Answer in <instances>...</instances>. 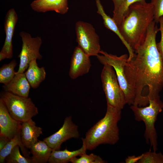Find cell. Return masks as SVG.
<instances>
[{
  "instance_id": "29",
  "label": "cell",
  "mask_w": 163,
  "mask_h": 163,
  "mask_svg": "<svg viewBox=\"0 0 163 163\" xmlns=\"http://www.w3.org/2000/svg\"><path fill=\"white\" fill-rule=\"evenodd\" d=\"M143 155V154L137 156L134 155L128 156L125 159V162L126 163H137L138 161L141 159Z\"/></svg>"
},
{
  "instance_id": "5",
  "label": "cell",
  "mask_w": 163,
  "mask_h": 163,
  "mask_svg": "<svg viewBox=\"0 0 163 163\" xmlns=\"http://www.w3.org/2000/svg\"><path fill=\"white\" fill-rule=\"evenodd\" d=\"M1 98L11 116L21 123L32 119L38 113L37 108L30 98L5 91L2 93Z\"/></svg>"
},
{
  "instance_id": "27",
  "label": "cell",
  "mask_w": 163,
  "mask_h": 163,
  "mask_svg": "<svg viewBox=\"0 0 163 163\" xmlns=\"http://www.w3.org/2000/svg\"><path fill=\"white\" fill-rule=\"evenodd\" d=\"M151 3L154 13V20L158 23L160 18L163 16V0H151Z\"/></svg>"
},
{
  "instance_id": "2",
  "label": "cell",
  "mask_w": 163,
  "mask_h": 163,
  "mask_svg": "<svg viewBox=\"0 0 163 163\" xmlns=\"http://www.w3.org/2000/svg\"><path fill=\"white\" fill-rule=\"evenodd\" d=\"M154 20L150 2H136L129 8L119 28L124 40L134 52L144 41L148 27Z\"/></svg>"
},
{
  "instance_id": "26",
  "label": "cell",
  "mask_w": 163,
  "mask_h": 163,
  "mask_svg": "<svg viewBox=\"0 0 163 163\" xmlns=\"http://www.w3.org/2000/svg\"><path fill=\"white\" fill-rule=\"evenodd\" d=\"M137 163H163V154L154 151L146 152Z\"/></svg>"
},
{
  "instance_id": "28",
  "label": "cell",
  "mask_w": 163,
  "mask_h": 163,
  "mask_svg": "<svg viewBox=\"0 0 163 163\" xmlns=\"http://www.w3.org/2000/svg\"><path fill=\"white\" fill-rule=\"evenodd\" d=\"M158 23L160 24V27L159 29V31L161 32V38L160 41L157 43L156 45L163 61V16L160 18Z\"/></svg>"
},
{
  "instance_id": "17",
  "label": "cell",
  "mask_w": 163,
  "mask_h": 163,
  "mask_svg": "<svg viewBox=\"0 0 163 163\" xmlns=\"http://www.w3.org/2000/svg\"><path fill=\"white\" fill-rule=\"evenodd\" d=\"M95 2L97 9V13L102 17L105 27L113 32L119 37L128 50L129 53L128 59H130L133 56L134 51L124 40L117 25L113 18L105 13L100 0H95Z\"/></svg>"
},
{
  "instance_id": "20",
  "label": "cell",
  "mask_w": 163,
  "mask_h": 163,
  "mask_svg": "<svg viewBox=\"0 0 163 163\" xmlns=\"http://www.w3.org/2000/svg\"><path fill=\"white\" fill-rule=\"evenodd\" d=\"M32 155V163H46L48 161L53 149L43 141H38L30 149Z\"/></svg>"
},
{
  "instance_id": "6",
  "label": "cell",
  "mask_w": 163,
  "mask_h": 163,
  "mask_svg": "<svg viewBox=\"0 0 163 163\" xmlns=\"http://www.w3.org/2000/svg\"><path fill=\"white\" fill-rule=\"evenodd\" d=\"M104 66L101 78L107 104L122 110L126 103L115 71L113 67L109 65L106 64Z\"/></svg>"
},
{
  "instance_id": "24",
  "label": "cell",
  "mask_w": 163,
  "mask_h": 163,
  "mask_svg": "<svg viewBox=\"0 0 163 163\" xmlns=\"http://www.w3.org/2000/svg\"><path fill=\"white\" fill-rule=\"evenodd\" d=\"M19 146L17 145L12 149L10 154L6 158L8 163H32L31 158L24 157L20 154Z\"/></svg>"
},
{
  "instance_id": "11",
  "label": "cell",
  "mask_w": 163,
  "mask_h": 163,
  "mask_svg": "<svg viewBox=\"0 0 163 163\" xmlns=\"http://www.w3.org/2000/svg\"><path fill=\"white\" fill-rule=\"evenodd\" d=\"M18 19V15L14 9H9L5 17L4 29L6 37L0 52V61L5 59H11L13 57L12 40Z\"/></svg>"
},
{
  "instance_id": "21",
  "label": "cell",
  "mask_w": 163,
  "mask_h": 163,
  "mask_svg": "<svg viewBox=\"0 0 163 163\" xmlns=\"http://www.w3.org/2000/svg\"><path fill=\"white\" fill-rule=\"evenodd\" d=\"M21 130L15 136L10 140L4 147L0 151V163H4L5 159L11 153L14 147L17 145L19 146L24 156L30 158L29 157V152H27L26 148L23 144L21 137Z\"/></svg>"
},
{
  "instance_id": "16",
  "label": "cell",
  "mask_w": 163,
  "mask_h": 163,
  "mask_svg": "<svg viewBox=\"0 0 163 163\" xmlns=\"http://www.w3.org/2000/svg\"><path fill=\"white\" fill-rule=\"evenodd\" d=\"M30 87L24 72L16 73L11 81L4 86L6 91L25 97H28Z\"/></svg>"
},
{
  "instance_id": "9",
  "label": "cell",
  "mask_w": 163,
  "mask_h": 163,
  "mask_svg": "<svg viewBox=\"0 0 163 163\" xmlns=\"http://www.w3.org/2000/svg\"><path fill=\"white\" fill-rule=\"evenodd\" d=\"M20 35L22 44L21 51L18 56L20 58L19 67L16 73H24L32 61L41 60L42 58L39 52L42 43L41 37H32L30 34L24 31L21 32Z\"/></svg>"
},
{
  "instance_id": "13",
  "label": "cell",
  "mask_w": 163,
  "mask_h": 163,
  "mask_svg": "<svg viewBox=\"0 0 163 163\" xmlns=\"http://www.w3.org/2000/svg\"><path fill=\"white\" fill-rule=\"evenodd\" d=\"M89 56L79 46L75 47L72 56L69 76L75 79L89 72L91 64Z\"/></svg>"
},
{
  "instance_id": "31",
  "label": "cell",
  "mask_w": 163,
  "mask_h": 163,
  "mask_svg": "<svg viewBox=\"0 0 163 163\" xmlns=\"http://www.w3.org/2000/svg\"><path fill=\"white\" fill-rule=\"evenodd\" d=\"M9 140L4 137L0 136V151L4 147Z\"/></svg>"
},
{
  "instance_id": "14",
  "label": "cell",
  "mask_w": 163,
  "mask_h": 163,
  "mask_svg": "<svg viewBox=\"0 0 163 163\" xmlns=\"http://www.w3.org/2000/svg\"><path fill=\"white\" fill-rule=\"evenodd\" d=\"M42 134V129L36 126L32 119L21 123V139L26 148L30 149L38 141V137Z\"/></svg>"
},
{
  "instance_id": "30",
  "label": "cell",
  "mask_w": 163,
  "mask_h": 163,
  "mask_svg": "<svg viewBox=\"0 0 163 163\" xmlns=\"http://www.w3.org/2000/svg\"><path fill=\"white\" fill-rule=\"evenodd\" d=\"M114 6V10L113 11V14L115 13L120 6L124 2L125 0H111Z\"/></svg>"
},
{
  "instance_id": "8",
  "label": "cell",
  "mask_w": 163,
  "mask_h": 163,
  "mask_svg": "<svg viewBox=\"0 0 163 163\" xmlns=\"http://www.w3.org/2000/svg\"><path fill=\"white\" fill-rule=\"evenodd\" d=\"M75 30L78 46L87 54L97 56L100 54L99 37L91 24L78 21L75 24Z\"/></svg>"
},
{
  "instance_id": "15",
  "label": "cell",
  "mask_w": 163,
  "mask_h": 163,
  "mask_svg": "<svg viewBox=\"0 0 163 163\" xmlns=\"http://www.w3.org/2000/svg\"><path fill=\"white\" fill-rule=\"evenodd\" d=\"M30 5L33 10L37 12L54 11L63 14L69 9L68 0H35Z\"/></svg>"
},
{
  "instance_id": "1",
  "label": "cell",
  "mask_w": 163,
  "mask_h": 163,
  "mask_svg": "<svg viewBox=\"0 0 163 163\" xmlns=\"http://www.w3.org/2000/svg\"><path fill=\"white\" fill-rule=\"evenodd\" d=\"M156 24L154 20L150 24L144 41L124 67L126 79L135 95L133 105H148L149 100L159 97L163 90V61L156 45L159 29Z\"/></svg>"
},
{
  "instance_id": "10",
  "label": "cell",
  "mask_w": 163,
  "mask_h": 163,
  "mask_svg": "<svg viewBox=\"0 0 163 163\" xmlns=\"http://www.w3.org/2000/svg\"><path fill=\"white\" fill-rule=\"evenodd\" d=\"M79 136L78 126L73 122L72 117L69 116L57 131L43 140L53 150H59L63 143L71 138H78Z\"/></svg>"
},
{
  "instance_id": "25",
  "label": "cell",
  "mask_w": 163,
  "mask_h": 163,
  "mask_svg": "<svg viewBox=\"0 0 163 163\" xmlns=\"http://www.w3.org/2000/svg\"><path fill=\"white\" fill-rule=\"evenodd\" d=\"M80 157H76L72 158L70 162L72 163H105L106 161L103 159L100 156L93 153L87 155L84 153L80 156Z\"/></svg>"
},
{
  "instance_id": "7",
  "label": "cell",
  "mask_w": 163,
  "mask_h": 163,
  "mask_svg": "<svg viewBox=\"0 0 163 163\" xmlns=\"http://www.w3.org/2000/svg\"><path fill=\"white\" fill-rule=\"evenodd\" d=\"M97 57L100 62L103 65L108 64L113 67L117 76L120 85L124 93L126 104L134 105L135 97L133 90L128 83L124 71V67L127 60L128 56L125 54L119 56L116 55L108 54L101 50Z\"/></svg>"
},
{
  "instance_id": "19",
  "label": "cell",
  "mask_w": 163,
  "mask_h": 163,
  "mask_svg": "<svg viewBox=\"0 0 163 163\" xmlns=\"http://www.w3.org/2000/svg\"><path fill=\"white\" fill-rule=\"evenodd\" d=\"M82 147L79 149L68 150L67 148L63 150H53L48 162L50 163H67L73 158L86 153L87 149L85 143L82 142Z\"/></svg>"
},
{
  "instance_id": "3",
  "label": "cell",
  "mask_w": 163,
  "mask_h": 163,
  "mask_svg": "<svg viewBox=\"0 0 163 163\" xmlns=\"http://www.w3.org/2000/svg\"><path fill=\"white\" fill-rule=\"evenodd\" d=\"M121 110L107 105L105 114L86 132L82 142L87 150H92L102 144L114 145L119 139L118 123Z\"/></svg>"
},
{
  "instance_id": "12",
  "label": "cell",
  "mask_w": 163,
  "mask_h": 163,
  "mask_svg": "<svg viewBox=\"0 0 163 163\" xmlns=\"http://www.w3.org/2000/svg\"><path fill=\"white\" fill-rule=\"evenodd\" d=\"M21 123L11 116L4 102L0 98V136L11 140L21 130Z\"/></svg>"
},
{
  "instance_id": "23",
  "label": "cell",
  "mask_w": 163,
  "mask_h": 163,
  "mask_svg": "<svg viewBox=\"0 0 163 163\" xmlns=\"http://www.w3.org/2000/svg\"><path fill=\"white\" fill-rule=\"evenodd\" d=\"M146 2L145 0H125L117 12L113 14L112 18L118 28L130 5L135 2Z\"/></svg>"
},
{
  "instance_id": "22",
  "label": "cell",
  "mask_w": 163,
  "mask_h": 163,
  "mask_svg": "<svg viewBox=\"0 0 163 163\" xmlns=\"http://www.w3.org/2000/svg\"><path fill=\"white\" fill-rule=\"evenodd\" d=\"M17 65L15 59L8 64L3 65L0 69V82L6 85L10 82L16 75L14 69Z\"/></svg>"
},
{
  "instance_id": "4",
  "label": "cell",
  "mask_w": 163,
  "mask_h": 163,
  "mask_svg": "<svg viewBox=\"0 0 163 163\" xmlns=\"http://www.w3.org/2000/svg\"><path fill=\"white\" fill-rule=\"evenodd\" d=\"M130 108L133 112L135 119L144 123L145 129L144 135L146 142L150 143L153 151L156 152L157 150V135L155 124L158 114L163 109V103L160 97L150 100L146 106L139 107L132 105Z\"/></svg>"
},
{
  "instance_id": "18",
  "label": "cell",
  "mask_w": 163,
  "mask_h": 163,
  "mask_svg": "<svg viewBox=\"0 0 163 163\" xmlns=\"http://www.w3.org/2000/svg\"><path fill=\"white\" fill-rule=\"evenodd\" d=\"M24 73L31 87L34 89L37 88L45 79V68L43 67H39L36 59L30 62L27 71Z\"/></svg>"
}]
</instances>
